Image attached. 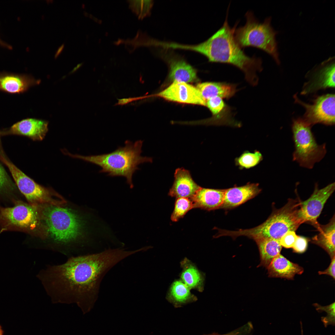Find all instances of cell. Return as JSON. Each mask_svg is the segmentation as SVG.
Returning a JSON list of instances; mask_svg holds the SVG:
<instances>
[{
  "instance_id": "1",
  "label": "cell",
  "mask_w": 335,
  "mask_h": 335,
  "mask_svg": "<svg viewBox=\"0 0 335 335\" xmlns=\"http://www.w3.org/2000/svg\"><path fill=\"white\" fill-rule=\"evenodd\" d=\"M126 257L121 248L72 257L62 264L48 266L37 277L52 299L76 302L90 309L97 298L103 277Z\"/></svg>"
},
{
  "instance_id": "2",
  "label": "cell",
  "mask_w": 335,
  "mask_h": 335,
  "mask_svg": "<svg viewBox=\"0 0 335 335\" xmlns=\"http://www.w3.org/2000/svg\"><path fill=\"white\" fill-rule=\"evenodd\" d=\"M228 11L222 26L209 38L197 44H182L181 48L198 52L206 57L210 62L234 66L244 73L249 83L256 86L258 80L257 73L262 70L261 59L255 55L248 56L237 43L234 32L238 22L231 28L228 21Z\"/></svg>"
},
{
  "instance_id": "3",
  "label": "cell",
  "mask_w": 335,
  "mask_h": 335,
  "mask_svg": "<svg viewBox=\"0 0 335 335\" xmlns=\"http://www.w3.org/2000/svg\"><path fill=\"white\" fill-rule=\"evenodd\" d=\"M143 141L139 140L134 142L126 140L123 147L118 146L110 153L97 155L83 156L72 154L64 150L63 152L73 158L82 160L97 165L101 168L100 173H107V176H123L126 182L132 188L134 185L132 177L138 166L145 162L152 163L153 158L143 157L141 154Z\"/></svg>"
},
{
  "instance_id": "4",
  "label": "cell",
  "mask_w": 335,
  "mask_h": 335,
  "mask_svg": "<svg viewBox=\"0 0 335 335\" xmlns=\"http://www.w3.org/2000/svg\"><path fill=\"white\" fill-rule=\"evenodd\" d=\"M36 206L47 237H49L55 243L67 245L85 237V221L72 210L50 204Z\"/></svg>"
},
{
  "instance_id": "5",
  "label": "cell",
  "mask_w": 335,
  "mask_h": 335,
  "mask_svg": "<svg viewBox=\"0 0 335 335\" xmlns=\"http://www.w3.org/2000/svg\"><path fill=\"white\" fill-rule=\"evenodd\" d=\"M301 201L299 198L289 199L283 207L275 209L261 225L249 229L229 231L228 235L233 238L244 236L254 240L270 238L279 240L287 232L295 231L302 223L298 214Z\"/></svg>"
},
{
  "instance_id": "6",
  "label": "cell",
  "mask_w": 335,
  "mask_h": 335,
  "mask_svg": "<svg viewBox=\"0 0 335 335\" xmlns=\"http://www.w3.org/2000/svg\"><path fill=\"white\" fill-rule=\"evenodd\" d=\"M245 24L235 28V40L242 48L252 47L261 50L270 55L278 64H280L276 35L277 32L271 25V18L260 22L251 11L245 15Z\"/></svg>"
},
{
  "instance_id": "7",
  "label": "cell",
  "mask_w": 335,
  "mask_h": 335,
  "mask_svg": "<svg viewBox=\"0 0 335 335\" xmlns=\"http://www.w3.org/2000/svg\"><path fill=\"white\" fill-rule=\"evenodd\" d=\"M19 230L47 237L46 233L35 205L20 202L10 207H0V233Z\"/></svg>"
},
{
  "instance_id": "8",
  "label": "cell",
  "mask_w": 335,
  "mask_h": 335,
  "mask_svg": "<svg viewBox=\"0 0 335 335\" xmlns=\"http://www.w3.org/2000/svg\"><path fill=\"white\" fill-rule=\"evenodd\" d=\"M312 126L303 118L293 120L292 126L295 150L293 159L301 167L312 169L324 157L325 144H318L311 130Z\"/></svg>"
},
{
  "instance_id": "9",
  "label": "cell",
  "mask_w": 335,
  "mask_h": 335,
  "mask_svg": "<svg viewBox=\"0 0 335 335\" xmlns=\"http://www.w3.org/2000/svg\"><path fill=\"white\" fill-rule=\"evenodd\" d=\"M0 159L8 168L18 189L29 204L59 206L66 204L65 199L53 189L36 183L4 156L0 155Z\"/></svg>"
},
{
  "instance_id": "10",
  "label": "cell",
  "mask_w": 335,
  "mask_h": 335,
  "mask_svg": "<svg viewBox=\"0 0 335 335\" xmlns=\"http://www.w3.org/2000/svg\"><path fill=\"white\" fill-rule=\"evenodd\" d=\"M293 98L296 103L305 109L303 118L312 126L317 123L332 125L335 123V95L328 94L318 96L312 104L305 103L300 100L297 94Z\"/></svg>"
},
{
  "instance_id": "11",
  "label": "cell",
  "mask_w": 335,
  "mask_h": 335,
  "mask_svg": "<svg viewBox=\"0 0 335 335\" xmlns=\"http://www.w3.org/2000/svg\"><path fill=\"white\" fill-rule=\"evenodd\" d=\"M335 188L334 182L320 189L317 184H315L314 192L310 198L301 202L298 214L302 223L309 224L317 229L319 225L317 219Z\"/></svg>"
},
{
  "instance_id": "12",
  "label": "cell",
  "mask_w": 335,
  "mask_h": 335,
  "mask_svg": "<svg viewBox=\"0 0 335 335\" xmlns=\"http://www.w3.org/2000/svg\"><path fill=\"white\" fill-rule=\"evenodd\" d=\"M309 80L304 84L301 94L335 87V57H332L314 67L307 74Z\"/></svg>"
},
{
  "instance_id": "13",
  "label": "cell",
  "mask_w": 335,
  "mask_h": 335,
  "mask_svg": "<svg viewBox=\"0 0 335 335\" xmlns=\"http://www.w3.org/2000/svg\"><path fill=\"white\" fill-rule=\"evenodd\" d=\"M159 53L160 57L168 65L169 77L172 81L187 83L197 80L196 69L183 57L171 49L163 48Z\"/></svg>"
},
{
  "instance_id": "14",
  "label": "cell",
  "mask_w": 335,
  "mask_h": 335,
  "mask_svg": "<svg viewBox=\"0 0 335 335\" xmlns=\"http://www.w3.org/2000/svg\"><path fill=\"white\" fill-rule=\"evenodd\" d=\"M156 95L172 101L205 106L206 105L197 88L184 83L174 82Z\"/></svg>"
},
{
  "instance_id": "15",
  "label": "cell",
  "mask_w": 335,
  "mask_h": 335,
  "mask_svg": "<svg viewBox=\"0 0 335 335\" xmlns=\"http://www.w3.org/2000/svg\"><path fill=\"white\" fill-rule=\"evenodd\" d=\"M206 106L212 117L205 122L206 124L217 126L241 127L240 122L234 118L232 108L226 104L222 98L217 96L208 100Z\"/></svg>"
},
{
  "instance_id": "16",
  "label": "cell",
  "mask_w": 335,
  "mask_h": 335,
  "mask_svg": "<svg viewBox=\"0 0 335 335\" xmlns=\"http://www.w3.org/2000/svg\"><path fill=\"white\" fill-rule=\"evenodd\" d=\"M48 122L35 118L23 119L13 124L9 129V133L22 135L34 141H42L48 130Z\"/></svg>"
},
{
  "instance_id": "17",
  "label": "cell",
  "mask_w": 335,
  "mask_h": 335,
  "mask_svg": "<svg viewBox=\"0 0 335 335\" xmlns=\"http://www.w3.org/2000/svg\"><path fill=\"white\" fill-rule=\"evenodd\" d=\"M261 191L258 183H248L243 186L226 189L220 208H234L253 198Z\"/></svg>"
},
{
  "instance_id": "18",
  "label": "cell",
  "mask_w": 335,
  "mask_h": 335,
  "mask_svg": "<svg viewBox=\"0 0 335 335\" xmlns=\"http://www.w3.org/2000/svg\"><path fill=\"white\" fill-rule=\"evenodd\" d=\"M174 180L168 195L176 199L191 198L200 188L194 181L190 172L183 168L176 169Z\"/></svg>"
},
{
  "instance_id": "19",
  "label": "cell",
  "mask_w": 335,
  "mask_h": 335,
  "mask_svg": "<svg viewBox=\"0 0 335 335\" xmlns=\"http://www.w3.org/2000/svg\"><path fill=\"white\" fill-rule=\"evenodd\" d=\"M39 83V80L27 75L0 72V90L6 92L22 93Z\"/></svg>"
},
{
  "instance_id": "20",
  "label": "cell",
  "mask_w": 335,
  "mask_h": 335,
  "mask_svg": "<svg viewBox=\"0 0 335 335\" xmlns=\"http://www.w3.org/2000/svg\"><path fill=\"white\" fill-rule=\"evenodd\" d=\"M225 191L226 189L201 187L190 199L193 208H199L208 211L220 208L223 202Z\"/></svg>"
},
{
  "instance_id": "21",
  "label": "cell",
  "mask_w": 335,
  "mask_h": 335,
  "mask_svg": "<svg viewBox=\"0 0 335 335\" xmlns=\"http://www.w3.org/2000/svg\"><path fill=\"white\" fill-rule=\"evenodd\" d=\"M197 88L203 100L207 101L212 97L219 96L228 100L238 91L236 84L225 82H205L199 83Z\"/></svg>"
},
{
  "instance_id": "22",
  "label": "cell",
  "mask_w": 335,
  "mask_h": 335,
  "mask_svg": "<svg viewBox=\"0 0 335 335\" xmlns=\"http://www.w3.org/2000/svg\"><path fill=\"white\" fill-rule=\"evenodd\" d=\"M267 268L269 277L288 279H293L296 275H301L304 271L302 267L280 254L273 259Z\"/></svg>"
},
{
  "instance_id": "23",
  "label": "cell",
  "mask_w": 335,
  "mask_h": 335,
  "mask_svg": "<svg viewBox=\"0 0 335 335\" xmlns=\"http://www.w3.org/2000/svg\"><path fill=\"white\" fill-rule=\"evenodd\" d=\"M317 229L319 233L312 238V242L324 249L332 258L335 257L334 215L328 224H319Z\"/></svg>"
},
{
  "instance_id": "24",
  "label": "cell",
  "mask_w": 335,
  "mask_h": 335,
  "mask_svg": "<svg viewBox=\"0 0 335 335\" xmlns=\"http://www.w3.org/2000/svg\"><path fill=\"white\" fill-rule=\"evenodd\" d=\"M259 250L261 265L267 267L276 257L280 254L282 246L279 240L270 238L255 240Z\"/></svg>"
},
{
  "instance_id": "25",
  "label": "cell",
  "mask_w": 335,
  "mask_h": 335,
  "mask_svg": "<svg viewBox=\"0 0 335 335\" xmlns=\"http://www.w3.org/2000/svg\"><path fill=\"white\" fill-rule=\"evenodd\" d=\"M182 264L183 270L181 275V281L190 289L196 288L202 290L203 279L201 273L188 261L185 260Z\"/></svg>"
},
{
  "instance_id": "26",
  "label": "cell",
  "mask_w": 335,
  "mask_h": 335,
  "mask_svg": "<svg viewBox=\"0 0 335 335\" xmlns=\"http://www.w3.org/2000/svg\"><path fill=\"white\" fill-rule=\"evenodd\" d=\"M190 289L182 281H176L172 284L170 288L169 297L175 302H185L191 299L193 296Z\"/></svg>"
},
{
  "instance_id": "27",
  "label": "cell",
  "mask_w": 335,
  "mask_h": 335,
  "mask_svg": "<svg viewBox=\"0 0 335 335\" xmlns=\"http://www.w3.org/2000/svg\"><path fill=\"white\" fill-rule=\"evenodd\" d=\"M263 159V156L258 151L254 153L245 151L235 159V164L240 169H249L255 166Z\"/></svg>"
},
{
  "instance_id": "28",
  "label": "cell",
  "mask_w": 335,
  "mask_h": 335,
  "mask_svg": "<svg viewBox=\"0 0 335 335\" xmlns=\"http://www.w3.org/2000/svg\"><path fill=\"white\" fill-rule=\"evenodd\" d=\"M192 208H193V206L190 199L186 198H177L175 202L174 210L171 215V220L174 222L177 221L183 217L187 212Z\"/></svg>"
},
{
  "instance_id": "29",
  "label": "cell",
  "mask_w": 335,
  "mask_h": 335,
  "mask_svg": "<svg viewBox=\"0 0 335 335\" xmlns=\"http://www.w3.org/2000/svg\"><path fill=\"white\" fill-rule=\"evenodd\" d=\"M129 7L140 19L149 16L153 4L151 0L129 1Z\"/></svg>"
},
{
  "instance_id": "30",
  "label": "cell",
  "mask_w": 335,
  "mask_h": 335,
  "mask_svg": "<svg viewBox=\"0 0 335 335\" xmlns=\"http://www.w3.org/2000/svg\"><path fill=\"white\" fill-rule=\"evenodd\" d=\"M313 306L319 312L325 311L327 315L326 316L321 317V320L324 326L326 327L329 325H335V302L329 305L322 306L318 303L314 304Z\"/></svg>"
},
{
  "instance_id": "31",
  "label": "cell",
  "mask_w": 335,
  "mask_h": 335,
  "mask_svg": "<svg viewBox=\"0 0 335 335\" xmlns=\"http://www.w3.org/2000/svg\"><path fill=\"white\" fill-rule=\"evenodd\" d=\"M13 184L4 168L0 164V191L13 189Z\"/></svg>"
},
{
  "instance_id": "32",
  "label": "cell",
  "mask_w": 335,
  "mask_h": 335,
  "mask_svg": "<svg viewBox=\"0 0 335 335\" xmlns=\"http://www.w3.org/2000/svg\"><path fill=\"white\" fill-rule=\"evenodd\" d=\"M298 237L295 231H288L280 239L279 243L282 246L286 248H292Z\"/></svg>"
},
{
  "instance_id": "33",
  "label": "cell",
  "mask_w": 335,
  "mask_h": 335,
  "mask_svg": "<svg viewBox=\"0 0 335 335\" xmlns=\"http://www.w3.org/2000/svg\"><path fill=\"white\" fill-rule=\"evenodd\" d=\"M308 239L303 236H298L292 248L293 252L302 253L306 250L308 243Z\"/></svg>"
},
{
  "instance_id": "34",
  "label": "cell",
  "mask_w": 335,
  "mask_h": 335,
  "mask_svg": "<svg viewBox=\"0 0 335 335\" xmlns=\"http://www.w3.org/2000/svg\"><path fill=\"white\" fill-rule=\"evenodd\" d=\"M146 97V96H141L118 99V102L115 104L114 105H126L133 101L141 100Z\"/></svg>"
},
{
  "instance_id": "35",
  "label": "cell",
  "mask_w": 335,
  "mask_h": 335,
  "mask_svg": "<svg viewBox=\"0 0 335 335\" xmlns=\"http://www.w3.org/2000/svg\"><path fill=\"white\" fill-rule=\"evenodd\" d=\"M330 264L328 267L325 270L323 271H319V275L325 274L329 275L335 279V257L331 259Z\"/></svg>"
},
{
  "instance_id": "36",
  "label": "cell",
  "mask_w": 335,
  "mask_h": 335,
  "mask_svg": "<svg viewBox=\"0 0 335 335\" xmlns=\"http://www.w3.org/2000/svg\"><path fill=\"white\" fill-rule=\"evenodd\" d=\"M245 331L243 328L241 327L239 328L234 330L232 331L229 333L223 334H220L217 333L209 335H245Z\"/></svg>"
},
{
  "instance_id": "37",
  "label": "cell",
  "mask_w": 335,
  "mask_h": 335,
  "mask_svg": "<svg viewBox=\"0 0 335 335\" xmlns=\"http://www.w3.org/2000/svg\"><path fill=\"white\" fill-rule=\"evenodd\" d=\"M0 45L4 47H6L9 49H12V47L11 46L2 40L0 38Z\"/></svg>"
},
{
  "instance_id": "38",
  "label": "cell",
  "mask_w": 335,
  "mask_h": 335,
  "mask_svg": "<svg viewBox=\"0 0 335 335\" xmlns=\"http://www.w3.org/2000/svg\"><path fill=\"white\" fill-rule=\"evenodd\" d=\"M64 47V44H63L59 48L57 51L56 52V54L55 55V58L56 57L59 55V54L62 51V50H63V48Z\"/></svg>"
},
{
  "instance_id": "39",
  "label": "cell",
  "mask_w": 335,
  "mask_h": 335,
  "mask_svg": "<svg viewBox=\"0 0 335 335\" xmlns=\"http://www.w3.org/2000/svg\"><path fill=\"white\" fill-rule=\"evenodd\" d=\"M0 335H3V331L1 327L0 326Z\"/></svg>"
},
{
  "instance_id": "40",
  "label": "cell",
  "mask_w": 335,
  "mask_h": 335,
  "mask_svg": "<svg viewBox=\"0 0 335 335\" xmlns=\"http://www.w3.org/2000/svg\"><path fill=\"white\" fill-rule=\"evenodd\" d=\"M1 135V132L0 131V136Z\"/></svg>"
}]
</instances>
